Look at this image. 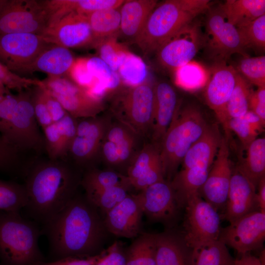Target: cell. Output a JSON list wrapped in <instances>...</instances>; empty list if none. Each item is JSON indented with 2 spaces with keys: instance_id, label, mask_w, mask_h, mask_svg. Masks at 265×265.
I'll return each instance as SVG.
<instances>
[{
  "instance_id": "cell-12",
  "label": "cell",
  "mask_w": 265,
  "mask_h": 265,
  "mask_svg": "<svg viewBox=\"0 0 265 265\" xmlns=\"http://www.w3.org/2000/svg\"><path fill=\"white\" fill-rule=\"evenodd\" d=\"M218 240L240 255L263 249L265 240V213L255 211L221 228Z\"/></svg>"
},
{
  "instance_id": "cell-4",
  "label": "cell",
  "mask_w": 265,
  "mask_h": 265,
  "mask_svg": "<svg viewBox=\"0 0 265 265\" xmlns=\"http://www.w3.org/2000/svg\"><path fill=\"white\" fill-rule=\"evenodd\" d=\"M209 125L199 108L192 106L181 108L178 104L160 143V158L165 180H172L186 153Z\"/></svg>"
},
{
  "instance_id": "cell-25",
  "label": "cell",
  "mask_w": 265,
  "mask_h": 265,
  "mask_svg": "<svg viewBox=\"0 0 265 265\" xmlns=\"http://www.w3.org/2000/svg\"><path fill=\"white\" fill-rule=\"evenodd\" d=\"M48 92L59 101L69 114L76 119L97 117L105 108L102 98L91 95L74 82L63 95Z\"/></svg>"
},
{
  "instance_id": "cell-43",
  "label": "cell",
  "mask_w": 265,
  "mask_h": 265,
  "mask_svg": "<svg viewBox=\"0 0 265 265\" xmlns=\"http://www.w3.org/2000/svg\"><path fill=\"white\" fill-rule=\"evenodd\" d=\"M237 28L246 48L265 49V14Z\"/></svg>"
},
{
  "instance_id": "cell-46",
  "label": "cell",
  "mask_w": 265,
  "mask_h": 265,
  "mask_svg": "<svg viewBox=\"0 0 265 265\" xmlns=\"http://www.w3.org/2000/svg\"><path fill=\"white\" fill-rule=\"evenodd\" d=\"M40 84L41 80L21 77L0 62V87H4L20 92L31 86H39Z\"/></svg>"
},
{
  "instance_id": "cell-31",
  "label": "cell",
  "mask_w": 265,
  "mask_h": 265,
  "mask_svg": "<svg viewBox=\"0 0 265 265\" xmlns=\"http://www.w3.org/2000/svg\"><path fill=\"white\" fill-rule=\"evenodd\" d=\"M220 6L227 21L236 27L265 14V0H227Z\"/></svg>"
},
{
  "instance_id": "cell-11",
  "label": "cell",
  "mask_w": 265,
  "mask_h": 265,
  "mask_svg": "<svg viewBox=\"0 0 265 265\" xmlns=\"http://www.w3.org/2000/svg\"><path fill=\"white\" fill-rule=\"evenodd\" d=\"M147 219L152 223H160L166 229L177 223L182 207L179 204L170 182L163 180L140 191L138 194Z\"/></svg>"
},
{
  "instance_id": "cell-49",
  "label": "cell",
  "mask_w": 265,
  "mask_h": 265,
  "mask_svg": "<svg viewBox=\"0 0 265 265\" xmlns=\"http://www.w3.org/2000/svg\"><path fill=\"white\" fill-rule=\"evenodd\" d=\"M228 126L230 131L237 134L245 149L260 133L243 116L230 119Z\"/></svg>"
},
{
  "instance_id": "cell-59",
  "label": "cell",
  "mask_w": 265,
  "mask_h": 265,
  "mask_svg": "<svg viewBox=\"0 0 265 265\" xmlns=\"http://www.w3.org/2000/svg\"><path fill=\"white\" fill-rule=\"evenodd\" d=\"M2 128L1 123L0 120V133L1 134V135H2Z\"/></svg>"
},
{
  "instance_id": "cell-26",
  "label": "cell",
  "mask_w": 265,
  "mask_h": 265,
  "mask_svg": "<svg viewBox=\"0 0 265 265\" xmlns=\"http://www.w3.org/2000/svg\"><path fill=\"white\" fill-rule=\"evenodd\" d=\"M124 0H42L48 15V26L57 23L66 15L76 12L88 15L104 9L120 7Z\"/></svg>"
},
{
  "instance_id": "cell-9",
  "label": "cell",
  "mask_w": 265,
  "mask_h": 265,
  "mask_svg": "<svg viewBox=\"0 0 265 265\" xmlns=\"http://www.w3.org/2000/svg\"><path fill=\"white\" fill-rule=\"evenodd\" d=\"M42 0H8L0 11V35L28 33L40 35L48 26Z\"/></svg>"
},
{
  "instance_id": "cell-37",
  "label": "cell",
  "mask_w": 265,
  "mask_h": 265,
  "mask_svg": "<svg viewBox=\"0 0 265 265\" xmlns=\"http://www.w3.org/2000/svg\"><path fill=\"white\" fill-rule=\"evenodd\" d=\"M27 202L24 185L0 180V211L20 212Z\"/></svg>"
},
{
  "instance_id": "cell-53",
  "label": "cell",
  "mask_w": 265,
  "mask_h": 265,
  "mask_svg": "<svg viewBox=\"0 0 265 265\" xmlns=\"http://www.w3.org/2000/svg\"><path fill=\"white\" fill-rule=\"evenodd\" d=\"M249 110L265 123V86L251 90L249 99Z\"/></svg>"
},
{
  "instance_id": "cell-47",
  "label": "cell",
  "mask_w": 265,
  "mask_h": 265,
  "mask_svg": "<svg viewBox=\"0 0 265 265\" xmlns=\"http://www.w3.org/2000/svg\"><path fill=\"white\" fill-rule=\"evenodd\" d=\"M43 130L46 149L51 159H54L68 151L64 138L56 123L51 124Z\"/></svg>"
},
{
  "instance_id": "cell-19",
  "label": "cell",
  "mask_w": 265,
  "mask_h": 265,
  "mask_svg": "<svg viewBox=\"0 0 265 265\" xmlns=\"http://www.w3.org/2000/svg\"><path fill=\"white\" fill-rule=\"evenodd\" d=\"M126 176L131 186L140 191L165 180L158 144L148 143L139 149L128 165Z\"/></svg>"
},
{
  "instance_id": "cell-10",
  "label": "cell",
  "mask_w": 265,
  "mask_h": 265,
  "mask_svg": "<svg viewBox=\"0 0 265 265\" xmlns=\"http://www.w3.org/2000/svg\"><path fill=\"white\" fill-rule=\"evenodd\" d=\"M49 44L39 34L20 33L0 35V62L12 72L27 73L40 53Z\"/></svg>"
},
{
  "instance_id": "cell-50",
  "label": "cell",
  "mask_w": 265,
  "mask_h": 265,
  "mask_svg": "<svg viewBox=\"0 0 265 265\" xmlns=\"http://www.w3.org/2000/svg\"><path fill=\"white\" fill-rule=\"evenodd\" d=\"M108 248L104 249L100 253L89 257H68L58 260L39 262L33 265H96L99 261L108 252Z\"/></svg>"
},
{
  "instance_id": "cell-54",
  "label": "cell",
  "mask_w": 265,
  "mask_h": 265,
  "mask_svg": "<svg viewBox=\"0 0 265 265\" xmlns=\"http://www.w3.org/2000/svg\"><path fill=\"white\" fill-rule=\"evenodd\" d=\"M17 148L0 135V170L9 169L16 157Z\"/></svg>"
},
{
  "instance_id": "cell-40",
  "label": "cell",
  "mask_w": 265,
  "mask_h": 265,
  "mask_svg": "<svg viewBox=\"0 0 265 265\" xmlns=\"http://www.w3.org/2000/svg\"><path fill=\"white\" fill-rule=\"evenodd\" d=\"M250 84L265 86V56L243 57L235 68Z\"/></svg>"
},
{
  "instance_id": "cell-34",
  "label": "cell",
  "mask_w": 265,
  "mask_h": 265,
  "mask_svg": "<svg viewBox=\"0 0 265 265\" xmlns=\"http://www.w3.org/2000/svg\"><path fill=\"white\" fill-rule=\"evenodd\" d=\"M86 193L101 191L115 186H131L126 175L113 170H88L81 180Z\"/></svg>"
},
{
  "instance_id": "cell-39",
  "label": "cell",
  "mask_w": 265,
  "mask_h": 265,
  "mask_svg": "<svg viewBox=\"0 0 265 265\" xmlns=\"http://www.w3.org/2000/svg\"><path fill=\"white\" fill-rule=\"evenodd\" d=\"M117 73L120 80L125 84L133 86L146 80L148 71L144 61L140 57L129 52Z\"/></svg>"
},
{
  "instance_id": "cell-32",
  "label": "cell",
  "mask_w": 265,
  "mask_h": 265,
  "mask_svg": "<svg viewBox=\"0 0 265 265\" xmlns=\"http://www.w3.org/2000/svg\"><path fill=\"white\" fill-rule=\"evenodd\" d=\"M244 159L237 167L256 187L265 176V138H257L246 149Z\"/></svg>"
},
{
  "instance_id": "cell-36",
  "label": "cell",
  "mask_w": 265,
  "mask_h": 265,
  "mask_svg": "<svg viewBox=\"0 0 265 265\" xmlns=\"http://www.w3.org/2000/svg\"><path fill=\"white\" fill-rule=\"evenodd\" d=\"M86 66L97 82L101 95L119 85L121 80L117 73L111 70L100 57L86 58Z\"/></svg>"
},
{
  "instance_id": "cell-44",
  "label": "cell",
  "mask_w": 265,
  "mask_h": 265,
  "mask_svg": "<svg viewBox=\"0 0 265 265\" xmlns=\"http://www.w3.org/2000/svg\"><path fill=\"white\" fill-rule=\"evenodd\" d=\"M175 82L185 89H195L200 87L206 80L205 70L200 65L189 62L175 70Z\"/></svg>"
},
{
  "instance_id": "cell-56",
  "label": "cell",
  "mask_w": 265,
  "mask_h": 265,
  "mask_svg": "<svg viewBox=\"0 0 265 265\" xmlns=\"http://www.w3.org/2000/svg\"><path fill=\"white\" fill-rule=\"evenodd\" d=\"M234 265H265V251H262L260 257L251 255L250 253L241 254L234 260Z\"/></svg>"
},
{
  "instance_id": "cell-15",
  "label": "cell",
  "mask_w": 265,
  "mask_h": 265,
  "mask_svg": "<svg viewBox=\"0 0 265 265\" xmlns=\"http://www.w3.org/2000/svg\"><path fill=\"white\" fill-rule=\"evenodd\" d=\"M207 85L205 97L208 106L214 112L228 138L230 131L227 105L236 84L238 72L226 62H216Z\"/></svg>"
},
{
  "instance_id": "cell-3",
  "label": "cell",
  "mask_w": 265,
  "mask_h": 265,
  "mask_svg": "<svg viewBox=\"0 0 265 265\" xmlns=\"http://www.w3.org/2000/svg\"><path fill=\"white\" fill-rule=\"evenodd\" d=\"M211 4L209 0H166L157 4L134 42L144 55L156 53Z\"/></svg>"
},
{
  "instance_id": "cell-33",
  "label": "cell",
  "mask_w": 265,
  "mask_h": 265,
  "mask_svg": "<svg viewBox=\"0 0 265 265\" xmlns=\"http://www.w3.org/2000/svg\"><path fill=\"white\" fill-rule=\"evenodd\" d=\"M124 252L126 265H156L154 234L141 233Z\"/></svg>"
},
{
  "instance_id": "cell-30",
  "label": "cell",
  "mask_w": 265,
  "mask_h": 265,
  "mask_svg": "<svg viewBox=\"0 0 265 265\" xmlns=\"http://www.w3.org/2000/svg\"><path fill=\"white\" fill-rule=\"evenodd\" d=\"M120 7L99 10L87 16L92 35L91 45L108 38L118 37L120 26Z\"/></svg>"
},
{
  "instance_id": "cell-7",
  "label": "cell",
  "mask_w": 265,
  "mask_h": 265,
  "mask_svg": "<svg viewBox=\"0 0 265 265\" xmlns=\"http://www.w3.org/2000/svg\"><path fill=\"white\" fill-rule=\"evenodd\" d=\"M183 231L187 244L192 249L218 239L221 216L199 193L192 196L185 208Z\"/></svg>"
},
{
  "instance_id": "cell-6",
  "label": "cell",
  "mask_w": 265,
  "mask_h": 265,
  "mask_svg": "<svg viewBox=\"0 0 265 265\" xmlns=\"http://www.w3.org/2000/svg\"><path fill=\"white\" fill-rule=\"evenodd\" d=\"M154 106V85L146 80L121 90L113 98L110 109L118 122L144 137L151 132Z\"/></svg>"
},
{
  "instance_id": "cell-60",
  "label": "cell",
  "mask_w": 265,
  "mask_h": 265,
  "mask_svg": "<svg viewBox=\"0 0 265 265\" xmlns=\"http://www.w3.org/2000/svg\"></svg>"
},
{
  "instance_id": "cell-35",
  "label": "cell",
  "mask_w": 265,
  "mask_h": 265,
  "mask_svg": "<svg viewBox=\"0 0 265 265\" xmlns=\"http://www.w3.org/2000/svg\"><path fill=\"white\" fill-rule=\"evenodd\" d=\"M234 260L218 239L193 249V265H234Z\"/></svg>"
},
{
  "instance_id": "cell-23",
  "label": "cell",
  "mask_w": 265,
  "mask_h": 265,
  "mask_svg": "<svg viewBox=\"0 0 265 265\" xmlns=\"http://www.w3.org/2000/svg\"><path fill=\"white\" fill-rule=\"evenodd\" d=\"M156 265H193V249L173 229L154 234Z\"/></svg>"
},
{
  "instance_id": "cell-16",
  "label": "cell",
  "mask_w": 265,
  "mask_h": 265,
  "mask_svg": "<svg viewBox=\"0 0 265 265\" xmlns=\"http://www.w3.org/2000/svg\"><path fill=\"white\" fill-rule=\"evenodd\" d=\"M202 43L199 27L192 22L159 49L157 59L163 66L176 70L191 62Z\"/></svg>"
},
{
  "instance_id": "cell-51",
  "label": "cell",
  "mask_w": 265,
  "mask_h": 265,
  "mask_svg": "<svg viewBox=\"0 0 265 265\" xmlns=\"http://www.w3.org/2000/svg\"><path fill=\"white\" fill-rule=\"evenodd\" d=\"M32 99L36 120L42 129L53 123L43 99L41 89L39 86H35V89L32 94Z\"/></svg>"
},
{
  "instance_id": "cell-58",
  "label": "cell",
  "mask_w": 265,
  "mask_h": 265,
  "mask_svg": "<svg viewBox=\"0 0 265 265\" xmlns=\"http://www.w3.org/2000/svg\"><path fill=\"white\" fill-rule=\"evenodd\" d=\"M8 0H0V11L4 6Z\"/></svg>"
},
{
  "instance_id": "cell-13",
  "label": "cell",
  "mask_w": 265,
  "mask_h": 265,
  "mask_svg": "<svg viewBox=\"0 0 265 265\" xmlns=\"http://www.w3.org/2000/svg\"><path fill=\"white\" fill-rule=\"evenodd\" d=\"M6 139L17 147L37 149L42 143L32 103V94L21 91Z\"/></svg>"
},
{
  "instance_id": "cell-1",
  "label": "cell",
  "mask_w": 265,
  "mask_h": 265,
  "mask_svg": "<svg viewBox=\"0 0 265 265\" xmlns=\"http://www.w3.org/2000/svg\"><path fill=\"white\" fill-rule=\"evenodd\" d=\"M42 230L48 240L50 261L96 255L105 249L108 232L96 207L86 195L77 193Z\"/></svg>"
},
{
  "instance_id": "cell-38",
  "label": "cell",
  "mask_w": 265,
  "mask_h": 265,
  "mask_svg": "<svg viewBox=\"0 0 265 265\" xmlns=\"http://www.w3.org/2000/svg\"><path fill=\"white\" fill-rule=\"evenodd\" d=\"M251 90L250 84L238 73L235 86L227 105L229 120L243 116L249 110Z\"/></svg>"
},
{
  "instance_id": "cell-5",
  "label": "cell",
  "mask_w": 265,
  "mask_h": 265,
  "mask_svg": "<svg viewBox=\"0 0 265 265\" xmlns=\"http://www.w3.org/2000/svg\"><path fill=\"white\" fill-rule=\"evenodd\" d=\"M38 224L20 212L0 211V265H33L44 261L39 246Z\"/></svg>"
},
{
  "instance_id": "cell-29",
  "label": "cell",
  "mask_w": 265,
  "mask_h": 265,
  "mask_svg": "<svg viewBox=\"0 0 265 265\" xmlns=\"http://www.w3.org/2000/svg\"><path fill=\"white\" fill-rule=\"evenodd\" d=\"M75 60L69 49L50 44L38 55L27 73L38 71L48 76H64L68 75Z\"/></svg>"
},
{
  "instance_id": "cell-2",
  "label": "cell",
  "mask_w": 265,
  "mask_h": 265,
  "mask_svg": "<svg viewBox=\"0 0 265 265\" xmlns=\"http://www.w3.org/2000/svg\"><path fill=\"white\" fill-rule=\"evenodd\" d=\"M79 175L62 162L40 163L28 173L24 185L27 202L24 209L43 226L60 212L76 194Z\"/></svg>"
},
{
  "instance_id": "cell-28",
  "label": "cell",
  "mask_w": 265,
  "mask_h": 265,
  "mask_svg": "<svg viewBox=\"0 0 265 265\" xmlns=\"http://www.w3.org/2000/svg\"><path fill=\"white\" fill-rule=\"evenodd\" d=\"M222 136L216 124L209 125L202 135L189 149L182 161V168L200 166L211 168L220 144Z\"/></svg>"
},
{
  "instance_id": "cell-20",
  "label": "cell",
  "mask_w": 265,
  "mask_h": 265,
  "mask_svg": "<svg viewBox=\"0 0 265 265\" xmlns=\"http://www.w3.org/2000/svg\"><path fill=\"white\" fill-rule=\"evenodd\" d=\"M138 137L118 122L109 123L103 139L100 151L105 161L113 166L128 165L138 149Z\"/></svg>"
},
{
  "instance_id": "cell-24",
  "label": "cell",
  "mask_w": 265,
  "mask_h": 265,
  "mask_svg": "<svg viewBox=\"0 0 265 265\" xmlns=\"http://www.w3.org/2000/svg\"><path fill=\"white\" fill-rule=\"evenodd\" d=\"M155 106L150 132L153 142L160 143L175 114L178 104L173 87L166 82L154 85Z\"/></svg>"
},
{
  "instance_id": "cell-42",
  "label": "cell",
  "mask_w": 265,
  "mask_h": 265,
  "mask_svg": "<svg viewBox=\"0 0 265 265\" xmlns=\"http://www.w3.org/2000/svg\"><path fill=\"white\" fill-rule=\"evenodd\" d=\"M117 39L116 37L108 38L95 46L98 49L100 57L116 72L130 52Z\"/></svg>"
},
{
  "instance_id": "cell-52",
  "label": "cell",
  "mask_w": 265,
  "mask_h": 265,
  "mask_svg": "<svg viewBox=\"0 0 265 265\" xmlns=\"http://www.w3.org/2000/svg\"><path fill=\"white\" fill-rule=\"evenodd\" d=\"M40 87L41 89L43 99L53 122L54 123L57 122L68 113L56 98L50 94L46 89Z\"/></svg>"
},
{
  "instance_id": "cell-55",
  "label": "cell",
  "mask_w": 265,
  "mask_h": 265,
  "mask_svg": "<svg viewBox=\"0 0 265 265\" xmlns=\"http://www.w3.org/2000/svg\"><path fill=\"white\" fill-rule=\"evenodd\" d=\"M108 248L107 253L96 265H126L124 252L118 242H114Z\"/></svg>"
},
{
  "instance_id": "cell-17",
  "label": "cell",
  "mask_w": 265,
  "mask_h": 265,
  "mask_svg": "<svg viewBox=\"0 0 265 265\" xmlns=\"http://www.w3.org/2000/svg\"><path fill=\"white\" fill-rule=\"evenodd\" d=\"M50 44L66 48L91 45L92 35L87 16L72 12L40 34Z\"/></svg>"
},
{
  "instance_id": "cell-8",
  "label": "cell",
  "mask_w": 265,
  "mask_h": 265,
  "mask_svg": "<svg viewBox=\"0 0 265 265\" xmlns=\"http://www.w3.org/2000/svg\"><path fill=\"white\" fill-rule=\"evenodd\" d=\"M207 13L204 42L210 57L216 63L226 62L236 53L247 56L237 28L227 21L220 6H211Z\"/></svg>"
},
{
  "instance_id": "cell-22",
  "label": "cell",
  "mask_w": 265,
  "mask_h": 265,
  "mask_svg": "<svg viewBox=\"0 0 265 265\" xmlns=\"http://www.w3.org/2000/svg\"><path fill=\"white\" fill-rule=\"evenodd\" d=\"M109 124L107 119L98 116L78 121L76 135L68 151L80 161L93 158L100 151Z\"/></svg>"
},
{
  "instance_id": "cell-57",
  "label": "cell",
  "mask_w": 265,
  "mask_h": 265,
  "mask_svg": "<svg viewBox=\"0 0 265 265\" xmlns=\"http://www.w3.org/2000/svg\"><path fill=\"white\" fill-rule=\"evenodd\" d=\"M256 193V201L260 211L265 213V176L259 181Z\"/></svg>"
},
{
  "instance_id": "cell-45",
  "label": "cell",
  "mask_w": 265,
  "mask_h": 265,
  "mask_svg": "<svg viewBox=\"0 0 265 265\" xmlns=\"http://www.w3.org/2000/svg\"><path fill=\"white\" fill-rule=\"evenodd\" d=\"M67 75L72 81L89 93L95 92L98 89L97 82L87 67L86 58L75 59Z\"/></svg>"
},
{
  "instance_id": "cell-27",
  "label": "cell",
  "mask_w": 265,
  "mask_h": 265,
  "mask_svg": "<svg viewBox=\"0 0 265 265\" xmlns=\"http://www.w3.org/2000/svg\"><path fill=\"white\" fill-rule=\"evenodd\" d=\"M158 4L156 0H127L120 8V26L118 37L135 42L150 14Z\"/></svg>"
},
{
  "instance_id": "cell-41",
  "label": "cell",
  "mask_w": 265,
  "mask_h": 265,
  "mask_svg": "<svg viewBox=\"0 0 265 265\" xmlns=\"http://www.w3.org/2000/svg\"><path fill=\"white\" fill-rule=\"evenodd\" d=\"M129 187L115 186L101 191L86 193L89 200L104 214L121 202L128 195Z\"/></svg>"
},
{
  "instance_id": "cell-21",
  "label": "cell",
  "mask_w": 265,
  "mask_h": 265,
  "mask_svg": "<svg viewBox=\"0 0 265 265\" xmlns=\"http://www.w3.org/2000/svg\"><path fill=\"white\" fill-rule=\"evenodd\" d=\"M256 187L236 167L231 178L228 198L222 216L230 224L244 215L259 210Z\"/></svg>"
},
{
  "instance_id": "cell-14",
  "label": "cell",
  "mask_w": 265,
  "mask_h": 265,
  "mask_svg": "<svg viewBox=\"0 0 265 265\" xmlns=\"http://www.w3.org/2000/svg\"><path fill=\"white\" fill-rule=\"evenodd\" d=\"M228 139L222 136L207 178L199 193L217 211L225 209L232 170L229 160Z\"/></svg>"
},
{
  "instance_id": "cell-18",
  "label": "cell",
  "mask_w": 265,
  "mask_h": 265,
  "mask_svg": "<svg viewBox=\"0 0 265 265\" xmlns=\"http://www.w3.org/2000/svg\"><path fill=\"white\" fill-rule=\"evenodd\" d=\"M143 215L138 194H129L106 214L104 222L108 233L119 237L134 238L141 233Z\"/></svg>"
},
{
  "instance_id": "cell-48",
  "label": "cell",
  "mask_w": 265,
  "mask_h": 265,
  "mask_svg": "<svg viewBox=\"0 0 265 265\" xmlns=\"http://www.w3.org/2000/svg\"><path fill=\"white\" fill-rule=\"evenodd\" d=\"M17 102V95L10 93L6 88H0V120L2 128V136L5 139Z\"/></svg>"
}]
</instances>
